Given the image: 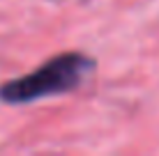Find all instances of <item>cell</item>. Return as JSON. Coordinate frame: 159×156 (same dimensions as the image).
<instances>
[{"instance_id":"cell-1","label":"cell","mask_w":159,"mask_h":156,"mask_svg":"<svg viewBox=\"0 0 159 156\" xmlns=\"http://www.w3.org/2000/svg\"><path fill=\"white\" fill-rule=\"evenodd\" d=\"M92 69H95V62L85 53H76V51L60 53V55L46 60L35 71L25 74L21 78L7 80L0 87V101L21 106V103L46 99V96L72 92L88 78Z\"/></svg>"}]
</instances>
